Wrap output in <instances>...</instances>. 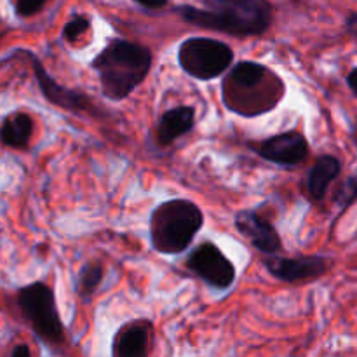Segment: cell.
<instances>
[{
	"label": "cell",
	"mask_w": 357,
	"mask_h": 357,
	"mask_svg": "<svg viewBox=\"0 0 357 357\" xmlns=\"http://www.w3.org/2000/svg\"><path fill=\"white\" fill-rule=\"evenodd\" d=\"M33 135V121L28 114L9 115L0 128V142L10 149H26Z\"/></svg>",
	"instance_id": "9a60e30c"
},
{
	"label": "cell",
	"mask_w": 357,
	"mask_h": 357,
	"mask_svg": "<svg viewBox=\"0 0 357 357\" xmlns=\"http://www.w3.org/2000/svg\"><path fill=\"white\" fill-rule=\"evenodd\" d=\"M150 326L142 321H135L119 330L114 340L115 357H145L149 354Z\"/></svg>",
	"instance_id": "7c38bea8"
},
{
	"label": "cell",
	"mask_w": 357,
	"mask_h": 357,
	"mask_svg": "<svg viewBox=\"0 0 357 357\" xmlns=\"http://www.w3.org/2000/svg\"><path fill=\"white\" fill-rule=\"evenodd\" d=\"M354 138H356V143H357V129L354 131Z\"/></svg>",
	"instance_id": "cb8c5ba5"
},
{
	"label": "cell",
	"mask_w": 357,
	"mask_h": 357,
	"mask_svg": "<svg viewBox=\"0 0 357 357\" xmlns=\"http://www.w3.org/2000/svg\"><path fill=\"white\" fill-rule=\"evenodd\" d=\"M87 30H89V20L86 16H73L63 28V37H65V40L73 42L80 35L86 33Z\"/></svg>",
	"instance_id": "e0dca14e"
},
{
	"label": "cell",
	"mask_w": 357,
	"mask_h": 357,
	"mask_svg": "<svg viewBox=\"0 0 357 357\" xmlns=\"http://www.w3.org/2000/svg\"><path fill=\"white\" fill-rule=\"evenodd\" d=\"M28 58H30L31 66H33L35 79H37L38 87H40L42 94L45 96V100L51 101L56 107L63 108V110H68L72 114H91L94 115L98 110V105H94L93 101L89 100L87 94H84V91H75L68 89V87H63L45 72V68L42 66V63L35 58L33 54L26 52Z\"/></svg>",
	"instance_id": "ba28073f"
},
{
	"label": "cell",
	"mask_w": 357,
	"mask_h": 357,
	"mask_svg": "<svg viewBox=\"0 0 357 357\" xmlns=\"http://www.w3.org/2000/svg\"><path fill=\"white\" fill-rule=\"evenodd\" d=\"M345 23H347L349 33H352L354 37H357V13L349 14V17H347V21H345Z\"/></svg>",
	"instance_id": "44dd1931"
},
{
	"label": "cell",
	"mask_w": 357,
	"mask_h": 357,
	"mask_svg": "<svg viewBox=\"0 0 357 357\" xmlns=\"http://www.w3.org/2000/svg\"><path fill=\"white\" fill-rule=\"evenodd\" d=\"M232 49L215 38H188L178 51V61L181 68L199 80L216 79L232 65Z\"/></svg>",
	"instance_id": "8992f818"
},
{
	"label": "cell",
	"mask_w": 357,
	"mask_h": 357,
	"mask_svg": "<svg viewBox=\"0 0 357 357\" xmlns=\"http://www.w3.org/2000/svg\"><path fill=\"white\" fill-rule=\"evenodd\" d=\"M135 2H138L143 7H149V9H159V7L166 6L167 0H135Z\"/></svg>",
	"instance_id": "ffe728a7"
},
{
	"label": "cell",
	"mask_w": 357,
	"mask_h": 357,
	"mask_svg": "<svg viewBox=\"0 0 357 357\" xmlns=\"http://www.w3.org/2000/svg\"><path fill=\"white\" fill-rule=\"evenodd\" d=\"M194 119L195 110L192 107H176L167 110L157 126V139L160 145H171L174 139L190 131L194 128Z\"/></svg>",
	"instance_id": "4fadbf2b"
},
{
	"label": "cell",
	"mask_w": 357,
	"mask_h": 357,
	"mask_svg": "<svg viewBox=\"0 0 357 357\" xmlns=\"http://www.w3.org/2000/svg\"><path fill=\"white\" fill-rule=\"evenodd\" d=\"M150 66L152 54L149 49L122 38L110 40L93 61L103 94L114 101L128 98L149 75Z\"/></svg>",
	"instance_id": "3957f363"
},
{
	"label": "cell",
	"mask_w": 357,
	"mask_h": 357,
	"mask_svg": "<svg viewBox=\"0 0 357 357\" xmlns=\"http://www.w3.org/2000/svg\"><path fill=\"white\" fill-rule=\"evenodd\" d=\"M223 103L243 117H257L278 107L284 96L281 77L257 61H239L222 86Z\"/></svg>",
	"instance_id": "6da1fadb"
},
{
	"label": "cell",
	"mask_w": 357,
	"mask_h": 357,
	"mask_svg": "<svg viewBox=\"0 0 357 357\" xmlns=\"http://www.w3.org/2000/svg\"><path fill=\"white\" fill-rule=\"evenodd\" d=\"M347 84H349V87L352 89V93H354L357 96V68H354L351 73H349Z\"/></svg>",
	"instance_id": "603a6c76"
},
{
	"label": "cell",
	"mask_w": 357,
	"mask_h": 357,
	"mask_svg": "<svg viewBox=\"0 0 357 357\" xmlns=\"http://www.w3.org/2000/svg\"><path fill=\"white\" fill-rule=\"evenodd\" d=\"M342 164L337 157L323 155L317 159L307 176V192L314 201H323L331 181L340 174Z\"/></svg>",
	"instance_id": "5bb4252c"
},
{
	"label": "cell",
	"mask_w": 357,
	"mask_h": 357,
	"mask_svg": "<svg viewBox=\"0 0 357 357\" xmlns=\"http://www.w3.org/2000/svg\"><path fill=\"white\" fill-rule=\"evenodd\" d=\"M30 349L26 345H17V347L13 349V357H30Z\"/></svg>",
	"instance_id": "7402d4cb"
},
{
	"label": "cell",
	"mask_w": 357,
	"mask_h": 357,
	"mask_svg": "<svg viewBox=\"0 0 357 357\" xmlns=\"http://www.w3.org/2000/svg\"><path fill=\"white\" fill-rule=\"evenodd\" d=\"M204 223L201 208L187 199H173L155 208L150 218V239L155 251L176 255L187 250Z\"/></svg>",
	"instance_id": "277c9868"
},
{
	"label": "cell",
	"mask_w": 357,
	"mask_h": 357,
	"mask_svg": "<svg viewBox=\"0 0 357 357\" xmlns=\"http://www.w3.org/2000/svg\"><path fill=\"white\" fill-rule=\"evenodd\" d=\"M101 279H103V267L98 261H89L80 268L79 278H77V293L84 302H89L93 298L98 286L101 284Z\"/></svg>",
	"instance_id": "2e32d148"
},
{
	"label": "cell",
	"mask_w": 357,
	"mask_h": 357,
	"mask_svg": "<svg viewBox=\"0 0 357 357\" xmlns=\"http://www.w3.org/2000/svg\"><path fill=\"white\" fill-rule=\"evenodd\" d=\"M188 268L209 286L227 289L236 281V268L232 261L213 243H202L188 257Z\"/></svg>",
	"instance_id": "52a82bcc"
},
{
	"label": "cell",
	"mask_w": 357,
	"mask_h": 357,
	"mask_svg": "<svg viewBox=\"0 0 357 357\" xmlns=\"http://www.w3.org/2000/svg\"><path fill=\"white\" fill-rule=\"evenodd\" d=\"M257 152L279 166H298L309 155V143L298 131H286L261 142Z\"/></svg>",
	"instance_id": "9c48e42d"
},
{
	"label": "cell",
	"mask_w": 357,
	"mask_h": 357,
	"mask_svg": "<svg viewBox=\"0 0 357 357\" xmlns=\"http://www.w3.org/2000/svg\"><path fill=\"white\" fill-rule=\"evenodd\" d=\"M265 268L279 281L298 282L323 275L326 272V260L323 257H274L265 260Z\"/></svg>",
	"instance_id": "8fae6325"
},
{
	"label": "cell",
	"mask_w": 357,
	"mask_h": 357,
	"mask_svg": "<svg viewBox=\"0 0 357 357\" xmlns=\"http://www.w3.org/2000/svg\"><path fill=\"white\" fill-rule=\"evenodd\" d=\"M237 230L243 234L258 251L265 255H274L281 250V237L267 218L257 211H239L234 218Z\"/></svg>",
	"instance_id": "30bf717a"
},
{
	"label": "cell",
	"mask_w": 357,
	"mask_h": 357,
	"mask_svg": "<svg viewBox=\"0 0 357 357\" xmlns=\"http://www.w3.org/2000/svg\"><path fill=\"white\" fill-rule=\"evenodd\" d=\"M45 2L47 0H16V13L23 17L33 16L45 6Z\"/></svg>",
	"instance_id": "d6986e66"
},
{
	"label": "cell",
	"mask_w": 357,
	"mask_h": 357,
	"mask_svg": "<svg viewBox=\"0 0 357 357\" xmlns=\"http://www.w3.org/2000/svg\"><path fill=\"white\" fill-rule=\"evenodd\" d=\"M204 9L181 6L178 14L192 24L237 37L261 35L272 21L267 0H204Z\"/></svg>",
	"instance_id": "7a4b0ae2"
},
{
	"label": "cell",
	"mask_w": 357,
	"mask_h": 357,
	"mask_svg": "<svg viewBox=\"0 0 357 357\" xmlns=\"http://www.w3.org/2000/svg\"><path fill=\"white\" fill-rule=\"evenodd\" d=\"M357 197V178H349L337 195V202L342 206H349Z\"/></svg>",
	"instance_id": "ac0fdd59"
},
{
	"label": "cell",
	"mask_w": 357,
	"mask_h": 357,
	"mask_svg": "<svg viewBox=\"0 0 357 357\" xmlns=\"http://www.w3.org/2000/svg\"><path fill=\"white\" fill-rule=\"evenodd\" d=\"M17 305L31 330L51 347L65 344V328L59 317L52 289L44 282H31L17 293Z\"/></svg>",
	"instance_id": "5b68a950"
}]
</instances>
